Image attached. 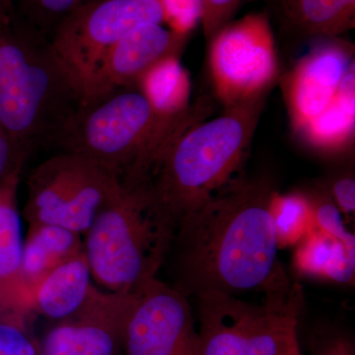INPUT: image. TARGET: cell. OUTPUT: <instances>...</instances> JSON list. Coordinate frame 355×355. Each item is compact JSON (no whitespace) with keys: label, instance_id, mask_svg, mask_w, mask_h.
<instances>
[{"label":"cell","instance_id":"1","mask_svg":"<svg viewBox=\"0 0 355 355\" xmlns=\"http://www.w3.org/2000/svg\"><path fill=\"white\" fill-rule=\"evenodd\" d=\"M277 193L265 180L236 179L178 222L169 252L172 286L188 298L207 292L235 296L288 279L277 261Z\"/></svg>","mask_w":355,"mask_h":355},{"label":"cell","instance_id":"2","mask_svg":"<svg viewBox=\"0 0 355 355\" xmlns=\"http://www.w3.org/2000/svg\"><path fill=\"white\" fill-rule=\"evenodd\" d=\"M209 116L198 100L181 116L162 118L137 88L121 89L79 106L55 139L65 153L97 163L123 183L146 184L175 139Z\"/></svg>","mask_w":355,"mask_h":355},{"label":"cell","instance_id":"3","mask_svg":"<svg viewBox=\"0 0 355 355\" xmlns=\"http://www.w3.org/2000/svg\"><path fill=\"white\" fill-rule=\"evenodd\" d=\"M266 99L245 103L196 123L168 147L147 184L176 223L235 181Z\"/></svg>","mask_w":355,"mask_h":355},{"label":"cell","instance_id":"4","mask_svg":"<svg viewBox=\"0 0 355 355\" xmlns=\"http://www.w3.org/2000/svg\"><path fill=\"white\" fill-rule=\"evenodd\" d=\"M176 223L147 184L121 182L83 235L92 277L107 291L132 293L167 261Z\"/></svg>","mask_w":355,"mask_h":355},{"label":"cell","instance_id":"5","mask_svg":"<svg viewBox=\"0 0 355 355\" xmlns=\"http://www.w3.org/2000/svg\"><path fill=\"white\" fill-rule=\"evenodd\" d=\"M80 106L76 87L51 53L0 29V125L24 150L55 139Z\"/></svg>","mask_w":355,"mask_h":355},{"label":"cell","instance_id":"6","mask_svg":"<svg viewBox=\"0 0 355 355\" xmlns=\"http://www.w3.org/2000/svg\"><path fill=\"white\" fill-rule=\"evenodd\" d=\"M265 292L260 305L220 292L196 296L195 355H286L298 345L300 289L287 279Z\"/></svg>","mask_w":355,"mask_h":355},{"label":"cell","instance_id":"7","mask_svg":"<svg viewBox=\"0 0 355 355\" xmlns=\"http://www.w3.org/2000/svg\"><path fill=\"white\" fill-rule=\"evenodd\" d=\"M121 184L114 173L71 153L46 159L28 179L29 224L60 226L84 235Z\"/></svg>","mask_w":355,"mask_h":355},{"label":"cell","instance_id":"8","mask_svg":"<svg viewBox=\"0 0 355 355\" xmlns=\"http://www.w3.org/2000/svg\"><path fill=\"white\" fill-rule=\"evenodd\" d=\"M165 23L161 0H87L60 21L49 44L81 101L98 65L133 28Z\"/></svg>","mask_w":355,"mask_h":355},{"label":"cell","instance_id":"9","mask_svg":"<svg viewBox=\"0 0 355 355\" xmlns=\"http://www.w3.org/2000/svg\"><path fill=\"white\" fill-rule=\"evenodd\" d=\"M209 44L210 80L224 109L266 99L279 81V58L266 14L229 23Z\"/></svg>","mask_w":355,"mask_h":355},{"label":"cell","instance_id":"10","mask_svg":"<svg viewBox=\"0 0 355 355\" xmlns=\"http://www.w3.org/2000/svg\"><path fill=\"white\" fill-rule=\"evenodd\" d=\"M195 319L189 298L157 277L133 292L123 355H195Z\"/></svg>","mask_w":355,"mask_h":355},{"label":"cell","instance_id":"11","mask_svg":"<svg viewBox=\"0 0 355 355\" xmlns=\"http://www.w3.org/2000/svg\"><path fill=\"white\" fill-rule=\"evenodd\" d=\"M354 64V44L340 37L322 39L279 77L295 135L330 106L343 77Z\"/></svg>","mask_w":355,"mask_h":355},{"label":"cell","instance_id":"12","mask_svg":"<svg viewBox=\"0 0 355 355\" xmlns=\"http://www.w3.org/2000/svg\"><path fill=\"white\" fill-rule=\"evenodd\" d=\"M132 293L105 292L94 286L80 309L46 333L40 355L123 354Z\"/></svg>","mask_w":355,"mask_h":355},{"label":"cell","instance_id":"13","mask_svg":"<svg viewBox=\"0 0 355 355\" xmlns=\"http://www.w3.org/2000/svg\"><path fill=\"white\" fill-rule=\"evenodd\" d=\"M188 37L158 23L133 28L103 58L84 90L80 106L121 89L135 88L154 65L173 55L180 57Z\"/></svg>","mask_w":355,"mask_h":355},{"label":"cell","instance_id":"14","mask_svg":"<svg viewBox=\"0 0 355 355\" xmlns=\"http://www.w3.org/2000/svg\"><path fill=\"white\" fill-rule=\"evenodd\" d=\"M85 252L64 261L30 292V310L50 319H67L80 309L95 286Z\"/></svg>","mask_w":355,"mask_h":355},{"label":"cell","instance_id":"15","mask_svg":"<svg viewBox=\"0 0 355 355\" xmlns=\"http://www.w3.org/2000/svg\"><path fill=\"white\" fill-rule=\"evenodd\" d=\"M83 251V235L53 224H29L20 272L29 303L30 292L49 272Z\"/></svg>","mask_w":355,"mask_h":355},{"label":"cell","instance_id":"16","mask_svg":"<svg viewBox=\"0 0 355 355\" xmlns=\"http://www.w3.org/2000/svg\"><path fill=\"white\" fill-rule=\"evenodd\" d=\"M355 133V64L323 113L296 133L305 146L324 153H342L352 147Z\"/></svg>","mask_w":355,"mask_h":355},{"label":"cell","instance_id":"17","mask_svg":"<svg viewBox=\"0 0 355 355\" xmlns=\"http://www.w3.org/2000/svg\"><path fill=\"white\" fill-rule=\"evenodd\" d=\"M282 21L298 37L331 39L354 29L355 0H284Z\"/></svg>","mask_w":355,"mask_h":355},{"label":"cell","instance_id":"18","mask_svg":"<svg viewBox=\"0 0 355 355\" xmlns=\"http://www.w3.org/2000/svg\"><path fill=\"white\" fill-rule=\"evenodd\" d=\"M21 169L0 180V284L12 291L22 309H29V298L21 280L23 243L17 209Z\"/></svg>","mask_w":355,"mask_h":355},{"label":"cell","instance_id":"19","mask_svg":"<svg viewBox=\"0 0 355 355\" xmlns=\"http://www.w3.org/2000/svg\"><path fill=\"white\" fill-rule=\"evenodd\" d=\"M295 268L303 275L349 284L354 279V247L314 227L298 243Z\"/></svg>","mask_w":355,"mask_h":355},{"label":"cell","instance_id":"20","mask_svg":"<svg viewBox=\"0 0 355 355\" xmlns=\"http://www.w3.org/2000/svg\"><path fill=\"white\" fill-rule=\"evenodd\" d=\"M135 88L148 100L156 114L175 118L190 108L191 78L179 55L161 60L139 79Z\"/></svg>","mask_w":355,"mask_h":355},{"label":"cell","instance_id":"21","mask_svg":"<svg viewBox=\"0 0 355 355\" xmlns=\"http://www.w3.org/2000/svg\"><path fill=\"white\" fill-rule=\"evenodd\" d=\"M272 216L279 249L298 244L314 228L312 205L300 193H277Z\"/></svg>","mask_w":355,"mask_h":355},{"label":"cell","instance_id":"22","mask_svg":"<svg viewBox=\"0 0 355 355\" xmlns=\"http://www.w3.org/2000/svg\"><path fill=\"white\" fill-rule=\"evenodd\" d=\"M165 23L170 29L189 36L202 22V0H161Z\"/></svg>","mask_w":355,"mask_h":355},{"label":"cell","instance_id":"23","mask_svg":"<svg viewBox=\"0 0 355 355\" xmlns=\"http://www.w3.org/2000/svg\"><path fill=\"white\" fill-rule=\"evenodd\" d=\"M312 205L314 227L323 231L331 237L336 238L347 244L354 246V236L347 231L343 222V214L331 200H316L310 198Z\"/></svg>","mask_w":355,"mask_h":355},{"label":"cell","instance_id":"24","mask_svg":"<svg viewBox=\"0 0 355 355\" xmlns=\"http://www.w3.org/2000/svg\"><path fill=\"white\" fill-rule=\"evenodd\" d=\"M21 311L13 319L0 320V355H40V349L26 333L19 320Z\"/></svg>","mask_w":355,"mask_h":355},{"label":"cell","instance_id":"25","mask_svg":"<svg viewBox=\"0 0 355 355\" xmlns=\"http://www.w3.org/2000/svg\"><path fill=\"white\" fill-rule=\"evenodd\" d=\"M245 0H202V25L207 43L229 24Z\"/></svg>","mask_w":355,"mask_h":355},{"label":"cell","instance_id":"26","mask_svg":"<svg viewBox=\"0 0 355 355\" xmlns=\"http://www.w3.org/2000/svg\"><path fill=\"white\" fill-rule=\"evenodd\" d=\"M27 151L21 148L0 125V180L23 167Z\"/></svg>","mask_w":355,"mask_h":355},{"label":"cell","instance_id":"27","mask_svg":"<svg viewBox=\"0 0 355 355\" xmlns=\"http://www.w3.org/2000/svg\"><path fill=\"white\" fill-rule=\"evenodd\" d=\"M28 1L40 17H44L46 19H60L58 21L60 23L69 13L76 10L77 7L80 6L87 0H28Z\"/></svg>","mask_w":355,"mask_h":355},{"label":"cell","instance_id":"28","mask_svg":"<svg viewBox=\"0 0 355 355\" xmlns=\"http://www.w3.org/2000/svg\"><path fill=\"white\" fill-rule=\"evenodd\" d=\"M333 202L340 211L354 214L355 211V180L352 175L338 178L331 186Z\"/></svg>","mask_w":355,"mask_h":355},{"label":"cell","instance_id":"29","mask_svg":"<svg viewBox=\"0 0 355 355\" xmlns=\"http://www.w3.org/2000/svg\"><path fill=\"white\" fill-rule=\"evenodd\" d=\"M313 355H355L354 343L343 336L328 338Z\"/></svg>","mask_w":355,"mask_h":355},{"label":"cell","instance_id":"30","mask_svg":"<svg viewBox=\"0 0 355 355\" xmlns=\"http://www.w3.org/2000/svg\"><path fill=\"white\" fill-rule=\"evenodd\" d=\"M21 310L19 301L12 291L0 284V309Z\"/></svg>","mask_w":355,"mask_h":355},{"label":"cell","instance_id":"31","mask_svg":"<svg viewBox=\"0 0 355 355\" xmlns=\"http://www.w3.org/2000/svg\"><path fill=\"white\" fill-rule=\"evenodd\" d=\"M12 1L13 0H0V21L3 24H6L9 20Z\"/></svg>","mask_w":355,"mask_h":355},{"label":"cell","instance_id":"32","mask_svg":"<svg viewBox=\"0 0 355 355\" xmlns=\"http://www.w3.org/2000/svg\"><path fill=\"white\" fill-rule=\"evenodd\" d=\"M286 355H301L300 347H299L298 345H294L293 347Z\"/></svg>","mask_w":355,"mask_h":355},{"label":"cell","instance_id":"33","mask_svg":"<svg viewBox=\"0 0 355 355\" xmlns=\"http://www.w3.org/2000/svg\"><path fill=\"white\" fill-rule=\"evenodd\" d=\"M270 1H272V3L279 6V4L282 3V1H284V0H270Z\"/></svg>","mask_w":355,"mask_h":355}]
</instances>
